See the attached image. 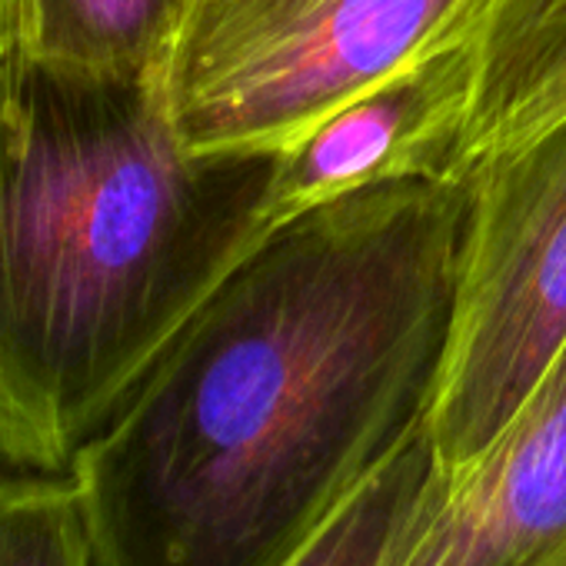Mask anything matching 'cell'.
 I'll use <instances>...</instances> for the list:
<instances>
[{"instance_id":"5","label":"cell","mask_w":566,"mask_h":566,"mask_svg":"<svg viewBox=\"0 0 566 566\" xmlns=\"http://www.w3.org/2000/svg\"><path fill=\"white\" fill-rule=\"evenodd\" d=\"M566 549V344L463 467L443 470L390 566H543Z\"/></svg>"},{"instance_id":"2","label":"cell","mask_w":566,"mask_h":566,"mask_svg":"<svg viewBox=\"0 0 566 566\" xmlns=\"http://www.w3.org/2000/svg\"><path fill=\"white\" fill-rule=\"evenodd\" d=\"M280 154L184 147L164 81L0 57V463L71 473L270 230Z\"/></svg>"},{"instance_id":"1","label":"cell","mask_w":566,"mask_h":566,"mask_svg":"<svg viewBox=\"0 0 566 566\" xmlns=\"http://www.w3.org/2000/svg\"><path fill=\"white\" fill-rule=\"evenodd\" d=\"M473 193L367 184L273 223L77 453L97 566H283L430 417Z\"/></svg>"},{"instance_id":"7","label":"cell","mask_w":566,"mask_h":566,"mask_svg":"<svg viewBox=\"0 0 566 566\" xmlns=\"http://www.w3.org/2000/svg\"><path fill=\"white\" fill-rule=\"evenodd\" d=\"M476 77L457 177L566 114V0H493L473 41Z\"/></svg>"},{"instance_id":"3","label":"cell","mask_w":566,"mask_h":566,"mask_svg":"<svg viewBox=\"0 0 566 566\" xmlns=\"http://www.w3.org/2000/svg\"><path fill=\"white\" fill-rule=\"evenodd\" d=\"M493 0H190L164 74L190 150L283 147L410 61L476 41Z\"/></svg>"},{"instance_id":"6","label":"cell","mask_w":566,"mask_h":566,"mask_svg":"<svg viewBox=\"0 0 566 566\" xmlns=\"http://www.w3.org/2000/svg\"><path fill=\"white\" fill-rule=\"evenodd\" d=\"M476 77L473 41L430 51L283 144L270 227L367 184L457 177Z\"/></svg>"},{"instance_id":"11","label":"cell","mask_w":566,"mask_h":566,"mask_svg":"<svg viewBox=\"0 0 566 566\" xmlns=\"http://www.w3.org/2000/svg\"><path fill=\"white\" fill-rule=\"evenodd\" d=\"M34 0H0V57L31 48Z\"/></svg>"},{"instance_id":"10","label":"cell","mask_w":566,"mask_h":566,"mask_svg":"<svg viewBox=\"0 0 566 566\" xmlns=\"http://www.w3.org/2000/svg\"><path fill=\"white\" fill-rule=\"evenodd\" d=\"M0 566H97L71 473H0Z\"/></svg>"},{"instance_id":"12","label":"cell","mask_w":566,"mask_h":566,"mask_svg":"<svg viewBox=\"0 0 566 566\" xmlns=\"http://www.w3.org/2000/svg\"><path fill=\"white\" fill-rule=\"evenodd\" d=\"M543 566H566V549H563V553H556V556H553L549 563H543Z\"/></svg>"},{"instance_id":"9","label":"cell","mask_w":566,"mask_h":566,"mask_svg":"<svg viewBox=\"0 0 566 566\" xmlns=\"http://www.w3.org/2000/svg\"><path fill=\"white\" fill-rule=\"evenodd\" d=\"M443 467L427 423L403 440L283 566H390L433 496Z\"/></svg>"},{"instance_id":"8","label":"cell","mask_w":566,"mask_h":566,"mask_svg":"<svg viewBox=\"0 0 566 566\" xmlns=\"http://www.w3.org/2000/svg\"><path fill=\"white\" fill-rule=\"evenodd\" d=\"M190 0H34L38 57L120 81H164Z\"/></svg>"},{"instance_id":"4","label":"cell","mask_w":566,"mask_h":566,"mask_svg":"<svg viewBox=\"0 0 566 566\" xmlns=\"http://www.w3.org/2000/svg\"><path fill=\"white\" fill-rule=\"evenodd\" d=\"M457 317L427 417L443 470L470 463L566 344V114L483 157Z\"/></svg>"}]
</instances>
